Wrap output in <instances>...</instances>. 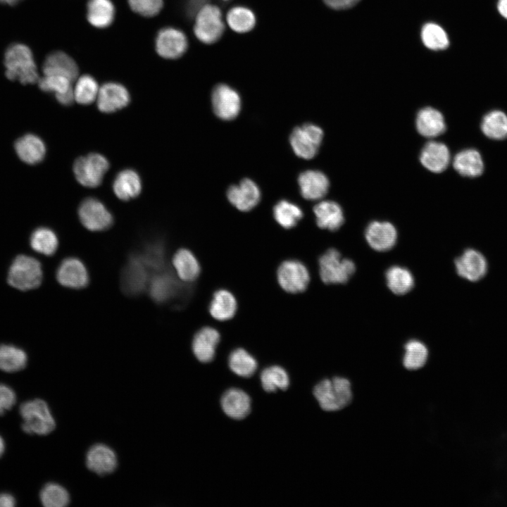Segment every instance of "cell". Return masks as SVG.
Here are the masks:
<instances>
[{
  "mask_svg": "<svg viewBox=\"0 0 507 507\" xmlns=\"http://www.w3.org/2000/svg\"><path fill=\"white\" fill-rule=\"evenodd\" d=\"M5 74L8 79L23 84L37 83L40 77L32 50L22 43H13L4 56Z\"/></svg>",
  "mask_w": 507,
  "mask_h": 507,
  "instance_id": "obj_1",
  "label": "cell"
},
{
  "mask_svg": "<svg viewBox=\"0 0 507 507\" xmlns=\"http://www.w3.org/2000/svg\"><path fill=\"white\" fill-rule=\"evenodd\" d=\"M313 395L323 410L339 411L349 406L352 400L351 383L339 377L325 379L315 385Z\"/></svg>",
  "mask_w": 507,
  "mask_h": 507,
  "instance_id": "obj_2",
  "label": "cell"
},
{
  "mask_svg": "<svg viewBox=\"0 0 507 507\" xmlns=\"http://www.w3.org/2000/svg\"><path fill=\"white\" fill-rule=\"evenodd\" d=\"M19 411L23 419L22 429L27 434L46 435L56 427V421L49 406L42 399H37L23 403Z\"/></svg>",
  "mask_w": 507,
  "mask_h": 507,
  "instance_id": "obj_3",
  "label": "cell"
},
{
  "mask_svg": "<svg viewBox=\"0 0 507 507\" xmlns=\"http://www.w3.org/2000/svg\"><path fill=\"white\" fill-rule=\"evenodd\" d=\"M42 277V265L37 259L26 255H19L10 266L7 281L13 287L26 291L39 287Z\"/></svg>",
  "mask_w": 507,
  "mask_h": 507,
  "instance_id": "obj_4",
  "label": "cell"
},
{
  "mask_svg": "<svg viewBox=\"0 0 507 507\" xmlns=\"http://www.w3.org/2000/svg\"><path fill=\"white\" fill-rule=\"evenodd\" d=\"M356 270L354 263L342 258L335 249H330L319 259V273L325 284H344L348 282Z\"/></svg>",
  "mask_w": 507,
  "mask_h": 507,
  "instance_id": "obj_5",
  "label": "cell"
},
{
  "mask_svg": "<svg viewBox=\"0 0 507 507\" xmlns=\"http://www.w3.org/2000/svg\"><path fill=\"white\" fill-rule=\"evenodd\" d=\"M225 25L220 9L215 5L202 6L196 13L194 33L202 43L212 44L224 33Z\"/></svg>",
  "mask_w": 507,
  "mask_h": 507,
  "instance_id": "obj_6",
  "label": "cell"
},
{
  "mask_svg": "<svg viewBox=\"0 0 507 507\" xmlns=\"http://www.w3.org/2000/svg\"><path fill=\"white\" fill-rule=\"evenodd\" d=\"M108 168L109 163L106 157L92 153L75 160L73 173L80 184L92 188L100 185Z\"/></svg>",
  "mask_w": 507,
  "mask_h": 507,
  "instance_id": "obj_7",
  "label": "cell"
},
{
  "mask_svg": "<svg viewBox=\"0 0 507 507\" xmlns=\"http://www.w3.org/2000/svg\"><path fill=\"white\" fill-rule=\"evenodd\" d=\"M323 135V131L319 126L306 123L292 130L289 142L297 156L311 159L318 152Z\"/></svg>",
  "mask_w": 507,
  "mask_h": 507,
  "instance_id": "obj_8",
  "label": "cell"
},
{
  "mask_svg": "<svg viewBox=\"0 0 507 507\" xmlns=\"http://www.w3.org/2000/svg\"><path fill=\"white\" fill-rule=\"evenodd\" d=\"M277 278L285 292L296 294L306 290L310 282V274L306 265L297 260H287L278 267Z\"/></svg>",
  "mask_w": 507,
  "mask_h": 507,
  "instance_id": "obj_9",
  "label": "cell"
},
{
  "mask_svg": "<svg viewBox=\"0 0 507 507\" xmlns=\"http://www.w3.org/2000/svg\"><path fill=\"white\" fill-rule=\"evenodd\" d=\"M188 39L186 35L175 27L161 28L155 38V49L163 58L174 60L182 56L187 50Z\"/></svg>",
  "mask_w": 507,
  "mask_h": 507,
  "instance_id": "obj_10",
  "label": "cell"
},
{
  "mask_svg": "<svg viewBox=\"0 0 507 507\" xmlns=\"http://www.w3.org/2000/svg\"><path fill=\"white\" fill-rule=\"evenodd\" d=\"M211 103L214 113L224 120L234 119L241 109L239 94L225 84L215 86L211 93Z\"/></svg>",
  "mask_w": 507,
  "mask_h": 507,
  "instance_id": "obj_11",
  "label": "cell"
},
{
  "mask_svg": "<svg viewBox=\"0 0 507 507\" xmlns=\"http://www.w3.org/2000/svg\"><path fill=\"white\" fill-rule=\"evenodd\" d=\"M78 215L82 224L91 231L105 230L111 226L113 220L104 204L94 198H87L81 203Z\"/></svg>",
  "mask_w": 507,
  "mask_h": 507,
  "instance_id": "obj_12",
  "label": "cell"
},
{
  "mask_svg": "<svg viewBox=\"0 0 507 507\" xmlns=\"http://www.w3.org/2000/svg\"><path fill=\"white\" fill-rule=\"evenodd\" d=\"M456 273L461 277L470 282H478L484 277L488 271V263L480 251L468 248L454 261Z\"/></svg>",
  "mask_w": 507,
  "mask_h": 507,
  "instance_id": "obj_13",
  "label": "cell"
},
{
  "mask_svg": "<svg viewBox=\"0 0 507 507\" xmlns=\"http://www.w3.org/2000/svg\"><path fill=\"white\" fill-rule=\"evenodd\" d=\"M150 273L139 256L131 257L121 275L124 292L130 295L142 292L149 282Z\"/></svg>",
  "mask_w": 507,
  "mask_h": 507,
  "instance_id": "obj_14",
  "label": "cell"
},
{
  "mask_svg": "<svg viewBox=\"0 0 507 507\" xmlns=\"http://www.w3.org/2000/svg\"><path fill=\"white\" fill-rule=\"evenodd\" d=\"M130 101V96L127 88L115 82H108L100 87L96 98L99 110L106 113L123 108Z\"/></svg>",
  "mask_w": 507,
  "mask_h": 507,
  "instance_id": "obj_15",
  "label": "cell"
},
{
  "mask_svg": "<svg viewBox=\"0 0 507 507\" xmlns=\"http://www.w3.org/2000/svg\"><path fill=\"white\" fill-rule=\"evenodd\" d=\"M227 197L236 208L246 212L253 209L258 204L261 192L254 181L246 178L238 184L230 186L227 191Z\"/></svg>",
  "mask_w": 507,
  "mask_h": 507,
  "instance_id": "obj_16",
  "label": "cell"
},
{
  "mask_svg": "<svg viewBox=\"0 0 507 507\" xmlns=\"http://www.w3.org/2000/svg\"><path fill=\"white\" fill-rule=\"evenodd\" d=\"M365 237L372 249L377 251H387L395 245L397 232L391 223L375 220L367 226Z\"/></svg>",
  "mask_w": 507,
  "mask_h": 507,
  "instance_id": "obj_17",
  "label": "cell"
},
{
  "mask_svg": "<svg viewBox=\"0 0 507 507\" xmlns=\"http://www.w3.org/2000/svg\"><path fill=\"white\" fill-rule=\"evenodd\" d=\"M87 468L99 475L113 472L118 466L115 451L104 444H96L89 448L86 454Z\"/></svg>",
  "mask_w": 507,
  "mask_h": 507,
  "instance_id": "obj_18",
  "label": "cell"
},
{
  "mask_svg": "<svg viewBox=\"0 0 507 507\" xmlns=\"http://www.w3.org/2000/svg\"><path fill=\"white\" fill-rule=\"evenodd\" d=\"M56 278L61 285L73 289L84 287L89 282L85 265L75 258H68L61 262L57 269Z\"/></svg>",
  "mask_w": 507,
  "mask_h": 507,
  "instance_id": "obj_19",
  "label": "cell"
},
{
  "mask_svg": "<svg viewBox=\"0 0 507 507\" xmlns=\"http://www.w3.org/2000/svg\"><path fill=\"white\" fill-rule=\"evenodd\" d=\"M419 160L423 167L430 172L440 173L444 171L450 163V151L442 142L430 141L423 146Z\"/></svg>",
  "mask_w": 507,
  "mask_h": 507,
  "instance_id": "obj_20",
  "label": "cell"
},
{
  "mask_svg": "<svg viewBox=\"0 0 507 507\" xmlns=\"http://www.w3.org/2000/svg\"><path fill=\"white\" fill-rule=\"evenodd\" d=\"M300 192L308 200H319L327 193L330 187L327 176L319 170H308L301 173L298 178Z\"/></svg>",
  "mask_w": 507,
  "mask_h": 507,
  "instance_id": "obj_21",
  "label": "cell"
},
{
  "mask_svg": "<svg viewBox=\"0 0 507 507\" xmlns=\"http://www.w3.org/2000/svg\"><path fill=\"white\" fill-rule=\"evenodd\" d=\"M42 70L43 75H62L73 82L79 74V68L75 61L62 51H55L47 55Z\"/></svg>",
  "mask_w": 507,
  "mask_h": 507,
  "instance_id": "obj_22",
  "label": "cell"
},
{
  "mask_svg": "<svg viewBox=\"0 0 507 507\" xmlns=\"http://www.w3.org/2000/svg\"><path fill=\"white\" fill-rule=\"evenodd\" d=\"M415 127L423 137L434 138L445 132L446 123L443 114L439 110L427 106L418 112Z\"/></svg>",
  "mask_w": 507,
  "mask_h": 507,
  "instance_id": "obj_23",
  "label": "cell"
},
{
  "mask_svg": "<svg viewBox=\"0 0 507 507\" xmlns=\"http://www.w3.org/2000/svg\"><path fill=\"white\" fill-rule=\"evenodd\" d=\"M220 336L217 330L204 327L199 330L192 340V351L196 358L202 363L211 361L215 353Z\"/></svg>",
  "mask_w": 507,
  "mask_h": 507,
  "instance_id": "obj_24",
  "label": "cell"
},
{
  "mask_svg": "<svg viewBox=\"0 0 507 507\" xmlns=\"http://www.w3.org/2000/svg\"><path fill=\"white\" fill-rule=\"evenodd\" d=\"M18 158L29 165L39 163L46 154V146L43 140L34 134H26L18 138L14 144Z\"/></svg>",
  "mask_w": 507,
  "mask_h": 507,
  "instance_id": "obj_25",
  "label": "cell"
},
{
  "mask_svg": "<svg viewBox=\"0 0 507 507\" xmlns=\"http://www.w3.org/2000/svg\"><path fill=\"white\" fill-rule=\"evenodd\" d=\"M454 170L461 176L477 177L484 170V163L481 154L475 149H465L458 152L453 159Z\"/></svg>",
  "mask_w": 507,
  "mask_h": 507,
  "instance_id": "obj_26",
  "label": "cell"
},
{
  "mask_svg": "<svg viewBox=\"0 0 507 507\" xmlns=\"http://www.w3.org/2000/svg\"><path fill=\"white\" fill-rule=\"evenodd\" d=\"M317 225L321 229L337 230L344 223V212L339 204L332 201H322L313 207Z\"/></svg>",
  "mask_w": 507,
  "mask_h": 507,
  "instance_id": "obj_27",
  "label": "cell"
},
{
  "mask_svg": "<svg viewBox=\"0 0 507 507\" xmlns=\"http://www.w3.org/2000/svg\"><path fill=\"white\" fill-rule=\"evenodd\" d=\"M221 406L227 416L233 419L241 420L250 413L251 399L243 390L232 388L226 391L223 395Z\"/></svg>",
  "mask_w": 507,
  "mask_h": 507,
  "instance_id": "obj_28",
  "label": "cell"
},
{
  "mask_svg": "<svg viewBox=\"0 0 507 507\" xmlns=\"http://www.w3.org/2000/svg\"><path fill=\"white\" fill-rule=\"evenodd\" d=\"M87 19L96 28L109 27L115 17V8L111 0H89L87 4Z\"/></svg>",
  "mask_w": 507,
  "mask_h": 507,
  "instance_id": "obj_29",
  "label": "cell"
},
{
  "mask_svg": "<svg viewBox=\"0 0 507 507\" xmlns=\"http://www.w3.org/2000/svg\"><path fill=\"white\" fill-rule=\"evenodd\" d=\"M177 287L175 279L164 269L154 273L149 282V294L158 303H164L173 299Z\"/></svg>",
  "mask_w": 507,
  "mask_h": 507,
  "instance_id": "obj_30",
  "label": "cell"
},
{
  "mask_svg": "<svg viewBox=\"0 0 507 507\" xmlns=\"http://www.w3.org/2000/svg\"><path fill=\"white\" fill-rule=\"evenodd\" d=\"M113 189L118 199L127 201L137 197L140 194L142 181L134 170H123L116 175L113 183Z\"/></svg>",
  "mask_w": 507,
  "mask_h": 507,
  "instance_id": "obj_31",
  "label": "cell"
},
{
  "mask_svg": "<svg viewBox=\"0 0 507 507\" xmlns=\"http://www.w3.org/2000/svg\"><path fill=\"white\" fill-rule=\"evenodd\" d=\"M480 129L489 139L501 141L507 139V114L498 109L487 112L482 118Z\"/></svg>",
  "mask_w": 507,
  "mask_h": 507,
  "instance_id": "obj_32",
  "label": "cell"
},
{
  "mask_svg": "<svg viewBox=\"0 0 507 507\" xmlns=\"http://www.w3.org/2000/svg\"><path fill=\"white\" fill-rule=\"evenodd\" d=\"M237 308L234 296L226 289L216 291L209 306V313L215 320H228L234 317Z\"/></svg>",
  "mask_w": 507,
  "mask_h": 507,
  "instance_id": "obj_33",
  "label": "cell"
},
{
  "mask_svg": "<svg viewBox=\"0 0 507 507\" xmlns=\"http://www.w3.org/2000/svg\"><path fill=\"white\" fill-rule=\"evenodd\" d=\"M172 262L177 275L184 282L195 280L200 273V264L194 254L188 249H179L175 254Z\"/></svg>",
  "mask_w": 507,
  "mask_h": 507,
  "instance_id": "obj_34",
  "label": "cell"
},
{
  "mask_svg": "<svg viewBox=\"0 0 507 507\" xmlns=\"http://www.w3.org/2000/svg\"><path fill=\"white\" fill-rule=\"evenodd\" d=\"M386 282L389 289L395 294L403 295L411 290L414 279L406 268L394 265L386 272Z\"/></svg>",
  "mask_w": 507,
  "mask_h": 507,
  "instance_id": "obj_35",
  "label": "cell"
},
{
  "mask_svg": "<svg viewBox=\"0 0 507 507\" xmlns=\"http://www.w3.org/2000/svg\"><path fill=\"white\" fill-rule=\"evenodd\" d=\"M27 362V356L23 349L10 344L0 345V370L18 372L26 366Z\"/></svg>",
  "mask_w": 507,
  "mask_h": 507,
  "instance_id": "obj_36",
  "label": "cell"
},
{
  "mask_svg": "<svg viewBox=\"0 0 507 507\" xmlns=\"http://www.w3.org/2000/svg\"><path fill=\"white\" fill-rule=\"evenodd\" d=\"M227 23L236 32L246 33L251 30L256 23L254 13L246 6L232 7L227 14Z\"/></svg>",
  "mask_w": 507,
  "mask_h": 507,
  "instance_id": "obj_37",
  "label": "cell"
},
{
  "mask_svg": "<svg viewBox=\"0 0 507 507\" xmlns=\"http://www.w3.org/2000/svg\"><path fill=\"white\" fill-rule=\"evenodd\" d=\"M421 39L424 45L434 51L446 49L450 45L446 30L434 23H426L421 30Z\"/></svg>",
  "mask_w": 507,
  "mask_h": 507,
  "instance_id": "obj_38",
  "label": "cell"
},
{
  "mask_svg": "<svg viewBox=\"0 0 507 507\" xmlns=\"http://www.w3.org/2000/svg\"><path fill=\"white\" fill-rule=\"evenodd\" d=\"M73 94L75 101L82 105L90 104L96 100L100 87L90 75H82L75 80Z\"/></svg>",
  "mask_w": 507,
  "mask_h": 507,
  "instance_id": "obj_39",
  "label": "cell"
},
{
  "mask_svg": "<svg viewBox=\"0 0 507 507\" xmlns=\"http://www.w3.org/2000/svg\"><path fill=\"white\" fill-rule=\"evenodd\" d=\"M30 242L33 250L46 256L54 254L58 244L55 232L45 227L36 229L31 234Z\"/></svg>",
  "mask_w": 507,
  "mask_h": 507,
  "instance_id": "obj_40",
  "label": "cell"
},
{
  "mask_svg": "<svg viewBox=\"0 0 507 507\" xmlns=\"http://www.w3.org/2000/svg\"><path fill=\"white\" fill-rule=\"evenodd\" d=\"M229 366L237 375L249 377L256 372L258 364L256 360L245 349H237L230 355Z\"/></svg>",
  "mask_w": 507,
  "mask_h": 507,
  "instance_id": "obj_41",
  "label": "cell"
},
{
  "mask_svg": "<svg viewBox=\"0 0 507 507\" xmlns=\"http://www.w3.org/2000/svg\"><path fill=\"white\" fill-rule=\"evenodd\" d=\"M273 215L280 225L290 229L302 218L303 212L297 205L287 200H281L274 206Z\"/></svg>",
  "mask_w": 507,
  "mask_h": 507,
  "instance_id": "obj_42",
  "label": "cell"
},
{
  "mask_svg": "<svg viewBox=\"0 0 507 507\" xmlns=\"http://www.w3.org/2000/svg\"><path fill=\"white\" fill-rule=\"evenodd\" d=\"M427 358L428 350L423 342L413 339L406 344L403 364L406 369L413 370L421 368Z\"/></svg>",
  "mask_w": 507,
  "mask_h": 507,
  "instance_id": "obj_43",
  "label": "cell"
},
{
  "mask_svg": "<svg viewBox=\"0 0 507 507\" xmlns=\"http://www.w3.org/2000/svg\"><path fill=\"white\" fill-rule=\"evenodd\" d=\"M261 381L263 389L268 392H275L278 389L285 390L289 384L287 372L277 365L265 368L261 374Z\"/></svg>",
  "mask_w": 507,
  "mask_h": 507,
  "instance_id": "obj_44",
  "label": "cell"
},
{
  "mask_svg": "<svg viewBox=\"0 0 507 507\" xmlns=\"http://www.w3.org/2000/svg\"><path fill=\"white\" fill-rule=\"evenodd\" d=\"M40 501L45 507H64L70 502L68 492L63 486L50 482L45 484L39 494Z\"/></svg>",
  "mask_w": 507,
  "mask_h": 507,
  "instance_id": "obj_45",
  "label": "cell"
},
{
  "mask_svg": "<svg viewBox=\"0 0 507 507\" xmlns=\"http://www.w3.org/2000/svg\"><path fill=\"white\" fill-rule=\"evenodd\" d=\"M37 83L41 90L54 93L56 98L73 92V81L62 75H43Z\"/></svg>",
  "mask_w": 507,
  "mask_h": 507,
  "instance_id": "obj_46",
  "label": "cell"
},
{
  "mask_svg": "<svg viewBox=\"0 0 507 507\" xmlns=\"http://www.w3.org/2000/svg\"><path fill=\"white\" fill-rule=\"evenodd\" d=\"M130 8L137 14L151 18L157 15L163 8V0H127Z\"/></svg>",
  "mask_w": 507,
  "mask_h": 507,
  "instance_id": "obj_47",
  "label": "cell"
},
{
  "mask_svg": "<svg viewBox=\"0 0 507 507\" xmlns=\"http://www.w3.org/2000/svg\"><path fill=\"white\" fill-rule=\"evenodd\" d=\"M16 395L14 391L4 384H0V415L10 410L15 403Z\"/></svg>",
  "mask_w": 507,
  "mask_h": 507,
  "instance_id": "obj_48",
  "label": "cell"
},
{
  "mask_svg": "<svg viewBox=\"0 0 507 507\" xmlns=\"http://www.w3.org/2000/svg\"><path fill=\"white\" fill-rule=\"evenodd\" d=\"M360 0H323L325 4L334 10H343L355 6Z\"/></svg>",
  "mask_w": 507,
  "mask_h": 507,
  "instance_id": "obj_49",
  "label": "cell"
},
{
  "mask_svg": "<svg viewBox=\"0 0 507 507\" xmlns=\"http://www.w3.org/2000/svg\"><path fill=\"white\" fill-rule=\"evenodd\" d=\"M15 505V498L10 494H0V507H13Z\"/></svg>",
  "mask_w": 507,
  "mask_h": 507,
  "instance_id": "obj_50",
  "label": "cell"
},
{
  "mask_svg": "<svg viewBox=\"0 0 507 507\" xmlns=\"http://www.w3.org/2000/svg\"><path fill=\"white\" fill-rule=\"evenodd\" d=\"M496 10L499 16L507 21V0H496Z\"/></svg>",
  "mask_w": 507,
  "mask_h": 507,
  "instance_id": "obj_51",
  "label": "cell"
},
{
  "mask_svg": "<svg viewBox=\"0 0 507 507\" xmlns=\"http://www.w3.org/2000/svg\"><path fill=\"white\" fill-rule=\"evenodd\" d=\"M22 0H0L1 4H6L8 6H14Z\"/></svg>",
  "mask_w": 507,
  "mask_h": 507,
  "instance_id": "obj_52",
  "label": "cell"
},
{
  "mask_svg": "<svg viewBox=\"0 0 507 507\" xmlns=\"http://www.w3.org/2000/svg\"><path fill=\"white\" fill-rule=\"evenodd\" d=\"M5 450V443L2 437L0 436V457L2 456Z\"/></svg>",
  "mask_w": 507,
  "mask_h": 507,
  "instance_id": "obj_53",
  "label": "cell"
},
{
  "mask_svg": "<svg viewBox=\"0 0 507 507\" xmlns=\"http://www.w3.org/2000/svg\"><path fill=\"white\" fill-rule=\"evenodd\" d=\"M224 1H227V0H224Z\"/></svg>",
  "mask_w": 507,
  "mask_h": 507,
  "instance_id": "obj_54",
  "label": "cell"
}]
</instances>
